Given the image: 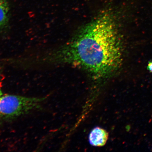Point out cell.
Here are the masks:
<instances>
[{"label": "cell", "instance_id": "obj_5", "mask_svg": "<svg viewBox=\"0 0 152 152\" xmlns=\"http://www.w3.org/2000/svg\"><path fill=\"white\" fill-rule=\"evenodd\" d=\"M3 79V76L1 68H0V96L3 94L1 90L2 83Z\"/></svg>", "mask_w": 152, "mask_h": 152}, {"label": "cell", "instance_id": "obj_3", "mask_svg": "<svg viewBox=\"0 0 152 152\" xmlns=\"http://www.w3.org/2000/svg\"><path fill=\"white\" fill-rule=\"evenodd\" d=\"M109 134L104 129L96 127L91 131L89 136L90 144L94 147H102L107 142Z\"/></svg>", "mask_w": 152, "mask_h": 152}, {"label": "cell", "instance_id": "obj_6", "mask_svg": "<svg viewBox=\"0 0 152 152\" xmlns=\"http://www.w3.org/2000/svg\"><path fill=\"white\" fill-rule=\"evenodd\" d=\"M147 69L151 73H152V61L148 62Z\"/></svg>", "mask_w": 152, "mask_h": 152}, {"label": "cell", "instance_id": "obj_1", "mask_svg": "<svg viewBox=\"0 0 152 152\" xmlns=\"http://www.w3.org/2000/svg\"><path fill=\"white\" fill-rule=\"evenodd\" d=\"M122 40L115 15L102 13L62 46L36 58L38 64H67L97 77L110 75L122 62Z\"/></svg>", "mask_w": 152, "mask_h": 152}, {"label": "cell", "instance_id": "obj_2", "mask_svg": "<svg viewBox=\"0 0 152 152\" xmlns=\"http://www.w3.org/2000/svg\"><path fill=\"white\" fill-rule=\"evenodd\" d=\"M45 99V98L3 94L0 96V118L10 119L25 115L40 107Z\"/></svg>", "mask_w": 152, "mask_h": 152}, {"label": "cell", "instance_id": "obj_4", "mask_svg": "<svg viewBox=\"0 0 152 152\" xmlns=\"http://www.w3.org/2000/svg\"><path fill=\"white\" fill-rule=\"evenodd\" d=\"M10 8L5 0H0V33L5 35L10 26Z\"/></svg>", "mask_w": 152, "mask_h": 152}]
</instances>
